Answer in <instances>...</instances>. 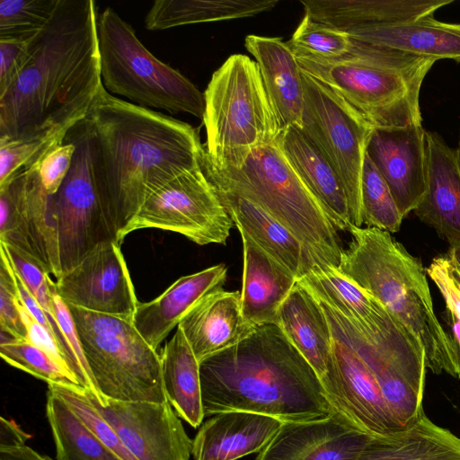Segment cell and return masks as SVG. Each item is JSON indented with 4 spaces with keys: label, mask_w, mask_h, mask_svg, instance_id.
I'll list each match as a JSON object with an SVG mask.
<instances>
[{
    "label": "cell",
    "mask_w": 460,
    "mask_h": 460,
    "mask_svg": "<svg viewBox=\"0 0 460 460\" xmlns=\"http://www.w3.org/2000/svg\"><path fill=\"white\" fill-rule=\"evenodd\" d=\"M84 121L99 200L121 243L148 196L201 166L204 146L191 125L115 97L104 87Z\"/></svg>",
    "instance_id": "obj_1"
},
{
    "label": "cell",
    "mask_w": 460,
    "mask_h": 460,
    "mask_svg": "<svg viewBox=\"0 0 460 460\" xmlns=\"http://www.w3.org/2000/svg\"><path fill=\"white\" fill-rule=\"evenodd\" d=\"M93 0H59L33 37L31 57L0 96V143L64 141L103 87Z\"/></svg>",
    "instance_id": "obj_2"
},
{
    "label": "cell",
    "mask_w": 460,
    "mask_h": 460,
    "mask_svg": "<svg viewBox=\"0 0 460 460\" xmlns=\"http://www.w3.org/2000/svg\"><path fill=\"white\" fill-rule=\"evenodd\" d=\"M205 417L241 411L288 422L335 411L309 363L276 324H263L236 345L199 363Z\"/></svg>",
    "instance_id": "obj_3"
},
{
    "label": "cell",
    "mask_w": 460,
    "mask_h": 460,
    "mask_svg": "<svg viewBox=\"0 0 460 460\" xmlns=\"http://www.w3.org/2000/svg\"><path fill=\"white\" fill-rule=\"evenodd\" d=\"M348 248L338 269L377 299L424 349L427 368L460 378V358L453 338L433 306L427 270L391 234L350 226Z\"/></svg>",
    "instance_id": "obj_4"
},
{
    "label": "cell",
    "mask_w": 460,
    "mask_h": 460,
    "mask_svg": "<svg viewBox=\"0 0 460 460\" xmlns=\"http://www.w3.org/2000/svg\"><path fill=\"white\" fill-rule=\"evenodd\" d=\"M296 59L304 73L337 92L375 128L422 126L420 88L436 60L356 40L338 59Z\"/></svg>",
    "instance_id": "obj_5"
},
{
    "label": "cell",
    "mask_w": 460,
    "mask_h": 460,
    "mask_svg": "<svg viewBox=\"0 0 460 460\" xmlns=\"http://www.w3.org/2000/svg\"><path fill=\"white\" fill-rule=\"evenodd\" d=\"M202 168L217 189L246 198L292 232L320 261L338 267L343 249L332 217L287 159L279 138L236 168Z\"/></svg>",
    "instance_id": "obj_6"
},
{
    "label": "cell",
    "mask_w": 460,
    "mask_h": 460,
    "mask_svg": "<svg viewBox=\"0 0 460 460\" xmlns=\"http://www.w3.org/2000/svg\"><path fill=\"white\" fill-rule=\"evenodd\" d=\"M207 141L202 162L216 170L239 167L256 148L277 141L283 127L257 63L231 55L204 92Z\"/></svg>",
    "instance_id": "obj_7"
},
{
    "label": "cell",
    "mask_w": 460,
    "mask_h": 460,
    "mask_svg": "<svg viewBox=\"0 0 460 460\" xmlns=\"http://www.w3.org/2000/svg\"><path fill=\"white\" fill-rule=\"evenodd\" d=\"M96 31L101 76L107 92L142 107L171 114L185 112L202 119L204 94L181 72L155 57L132 25L112 8L97 15Z\"/></svg>",
    "instance_id": "obj_8"
},
{
    "label": "cell",
    "mask_w": 460,
    "mask_h": 460,
    "mask_svg": "<svg viewBox=\"0 0 460 460\" xmlns=\"http://www.w3.org/2000/svg\"><path fill=\"white\" fill-rule=\"evenodd\" d=\"M99 402H168L161 357L133 319L68 305Z\"/></svg>",
    "instance_id": "obj_9"
},
{
    "label": "cell",
    "mask_w": 460,
    "mask_h": 460,
    "mask_svg": "<svg viewBox=\"0 0 460 460\" xmlns=\"http://www.w3.org/2000/svg\"><path fill=\"white\" fill-rule=\"evenodd\" d=\"M302 130L338 174L345 190L350 226H362L361 181L375 128L337 92L302 71Z\"/></svg>",
    "instance_id": "obj_10"
},
{
    "label": "cell",
    "mask_w": 460,
    "mask_h": 460,
    "mask_svg": "<svg viewBox=\"0 0 460 460\" xmlns=\"http://www.w3.org/2000/svg\"><path fill=\"white\" fill-rule=\"evenodd\" d=\"M234 222L202 164L169 181L142 204L124 232L157 228L199 245L226 244Z\"/></svg>",
    "instance_id": "obj_11"
},
{
    "label": "cell",
    "mask_w": 460,
    "mask_h": 460,
    "mask_svg": "<svg viewBox=\"0 0 460 460\" xmlns=\"http://www.w3.org/2000/svg\"><path fill=\"white\" fill-rule=\"evenodd\" d=\"M66 136L75 143V152L66 177L51 195L62 275L78 265L98 244L118 243L97 194L84 121Z\"/></svg>",
    "instance_id": "obj_12"
},
{
    "label": "cell",
    "mask_w": 460,
    "mask_h": 460,
    "mask_svg": "<svg viewBox=\"0 0 460 460\" xmlns=\"http://www.w3.org/2000/svg\"><path fill=\"white\" fill-rule=\"evenodd\" d=\"M0 243L30 254L57 279L62 276L51 195L33 166L0 185Z\"/></svg>",
    "instance_id": "obj_13"
},
{
    "label": "cell",
    "mask_w": 460,
    "mask_h": 460,
    "mask_svg": "<svg viewBox=\"0 0 460 460\" xmlns=\"http://www.w3.org/2000/svg\"><path fill=\"white\" fill-rule=\"evenodd\" d=\"M319 304L332 332L348 342L371 369L393 420L402 429L415 422L424 412L422 402L427 366L394 356L376 344L354 320L321 302Z\"/></svg>",
    "instance_id": "obj_14"
},
{
    "label": "cell",
    "mask_w": 460,
    "mask_h": 460,
    "mask_svg": "<svg viewBox=\"0 0 460 460\" xmlns=\"http://www.w3.org/2000/svg\"><path fill=\"white\" fill-rule=\"evenodd\" d=\"M85 394L137 460L190 459L192 440L169 402H99Z\"/></svg>",
    "instance_id": "obj_15"
},
{
    "label": "cell",
    "mask_w": 460,
    "mask_h": 460,
    "mask_svg": "<svg viewBox=\"0 0 460 460\" xmlns=\"http://www.w3.org/2000/svg\"><path fill=\"white\" fill-rule=\"evenodd\" d=\"M55 283L67 305L94 313L133 319L139 303L120 243L114 241L98 244Z\"/></svg>",
    "instance_id": "obj_16"
},
{
    "label": "cell",
    "mask_w": 460,
    "mask_h": 460,
    "mask_svg": "<svg viewBox=\"0 0 460 460\" xmlns=\"http://www.w3.org/2000/svg\"><path fill=\"white\" fill-rule=\"evenodd\" d=\"M332 335L333 364L321 384L335 412L372 437L402 429L393 420L378 383L364 359L348 342L332 332Z\"/></svg>",
    "instance_id": "obj_17"
},
{
    "label": "cell",
    "mask_w": 460,
    "mask_h": 460,
    "mask_svg": "<svg viewBox=\"0 0 460 460\" xmlns=\"http://www.w3.org/2000/svg\"><path fill=\"white\" fill-rule=\"evenodd\" d=\"M426 129L422 126L375 128L367 154L388 185L403 218L427 190Z\"/></svg>",
    "instance_id": "obj_18"
},
{
    "label": "cell",
    "mask_w": 460,
    "mask_h": 460,
    "mask_svg": "<svg viewBox=\"0 0 460 460\" xmlns=\"http://www.w3.org/2000/svg\"><path fill=\"white\" fill-rule=\"evenodd\" d=\"M297 283L319 302L358 323L371 335L399 346H422L377 299L338 267L315 265Z\"/></svg>",
    "instance_id": "obj_19"
},
{
    "label": "cell",
    "mask_w": 460,
    "mask_h": 460,
    "mask_svg": "<svg viewBox=\"0 0 460 460\" xmlns=\"http://www.w3.org/2000/svg\"><path fill=\"white\" fill-rule=\"evenodd\" d=\"M371 438L334 413L320 420L283 423L256 460H355Z\"/></svg>",
    "instance_id": "obj_20"
},
{
    "label": "cell",
    "mask_w": 460,
    "mask_h": 460,
    "mask_svg": "<svg viewBox=\"0 0 460 460\" xmlns=\"http://www.w3.org/2000/svg\"><path fill=\"white\" fill-rule=\"evenodd\" d=\"M427 190L414 215L450 245L460 243V149L426 130Z\"/></svg>",
    "instance_id": "obj_21"
},
{
    "label": "cell",
    "mask_w": 460,
    "mask_h": 460,
    "mask_svg": "<svg viewBox=\"0 0 460 460\" xmlns=\"http://www.w3.org/2000/svg\"><path fill=\"white\" fill-rule=\"evenodd\" d=\"M178 326L199 363L236 345L256 327L243 315L240 292L223 288L202 297Z\"/></svg>",
    "instance_id": "obj_22"
},
{
    "label": "cell",
    "mask_w": 460,
    "mask_h": 460,
    "mask_svg": "<svg viewBox=\"0 0 460 460\" xmlns=\"http://www.w3.org/2000/svg\"><path fill=\"white\" fill-rule=\"evenodd\" d=\"M226 278L224 263L181 277L156 298L138 303L133 315L134 326L156 350L202 297L223 288Z\"/></svg>",
    "instance_id": "obj_23"
},
{
    "label": "cell",
    "mask_w": 460,
    "mask_h": 460,
    "mask_svg": "<svg viewBox=\"0 0 460 460\" xmlns=\"http://www.w3.org/2000/svg\"><path fill=\"white\" fill-rule=\"evenodd\" d=\"M283 422L253 412L232 411L212 415L192 440L194 460H237L259 453Z\"/></svg>",
    "instance_id": "obj_24"
},
{
    "label": "cell",
    "mask_w": 460,
    "mask_h": 460,
    "mask_svg": "<svg viewBox=\"0 0 460 460\" xmlns=\"http://www.w3.org/2000/svg\"><path fill=\"white\" fill-rule=\"evenodd\" d=\"M215 190L238 231L245 233L297 280L315 265H322L292 232L256 203L226 190Z\"/></svg>",
    "instance_id": "obj_25"
},
{
    "label": "cell",
    "mask_w": 460,
    "mask_h": 460,
    "mask_svg": "<svg viewBox=\"0 0 460 460\" xmlns=\"http://www.w3.org/2000/svg\"><path fill=\"white\" fill-rule=\"evenodd\" d=\"M352 40L388 48L436 61L460 63V23L438 21L427 15L411 21L351 28Z\"/></svg>",
    "instance_id": "obj_26"
},
{
    "label": "cell",
    "mask_w": 460,
    "mask_h": 460,
    "mask_svg": "<svg viewBox=\"0 0 460 460\" xmlns=\"http://www.w3.org/2000/svg\"><path fill=\"white\" fill-rule=\"evenodd\" d=\"M243 241V284L241 308L244 319L253 326L279 324L280 305L297 279L265 252L245 233Z\"/></svg>",
    "instance_id": "obj_27"
},
{
    "label": "cell",
    "mask_w": 460,
    "mask_h": 460,
    "mask_svg": "<svg viewBox=\"0 0 460 460\" xmlns=\"http://www.w3.org/2000/svg\"><path fill=\"white\" fill-rule=\"evenodd\" d=\"M246 49L254 57L266 91L283 128H302L305 89L297 59L281 38L247 35Z\"/></svg>",
    "instance_id": "obj_28"
},
{
    "label": "cell",
    "mask_w": 460,
    "mask_h": 460,
    "mask_svg": "<svg viewBox=\"0 0 460 460\" xmlns=\"http://www.w3.org/2000/svg\"><path fill=\"white\" fill-rule=\"evenodd\" d=\"M278 326L323 380L333 364L330 324L319 302L297 282L280 305Z\"/></svg>",
    "instance_id": "obj_29"
},
{
    "label": "cell",
    "mask_w": 460,
    "mask_h": 460,
    "mask_svg": "<svg viewBox=\"0 0 460 460\" xmlns=\"http://www.w3.org/2000/svg\"><path fill=\"white\" fill-rule=\"evenodd\" d=\"M454 0H301L305 14L346 31L351 28L395 23L433 13Z\"/></svg>",
    "instance_id": "obj_30"
},
{
    "label": "cell",
    "mask_w": 460,
    "mask_h": 460,
    "mask_svg": "<svg viewBox=\"0 0 460 460\" xmlns=\"http://www.w3.org/2000/svg\"><path fill=\"white\" fill-rule=\"evenodd\" d=\"M279 143L291 166L330 214L336 229L348 231L350 223L344 187L320 149L296 126L285 128Z\"/></svg>",
    "instance_id": "obj_31"
},
{
    "label": "cell",
    "mask_w": 460,
    "mask_h": 460,
    "mask_svg": "<svg viewBox=\"0 0 460 460\" xmlns=\"http://www.w3.org/2000/svg\"><path fill=\"white\" fill-rule=\"evenodd\" d=\"M355 460H460V438L423 412L401 430L372 437Z\"/></svg>",
    "instance_id": "obj_32"
},
{
    "label": "cell",
    "mask_w": 460,
    "mask_h": 460,
    "mask_svg": "<svg viewBox=\"0 0 460 460\" xmlns=\"http://www.w3.org/2000/svg\"><path fill=\"white\" fill-rule=\"evenodd\" d=\"M160 357L167 401L181 419L198 428L205 417L199 362L179 326Z\"/></svg>",
    "instance_id": "obj_33"
},
{
    "label": "cell",
    "mask_w": 460,
    "mask_h": 460,
    "mask_svg": "<svg viewBox=\"0 0 460 460\" xmlns=\"http://www.w3.org/2000/svg\"><path fill=\"white\" fill-rule=\"evenodd\" d=\"M278 0H157L145 18L147 30L219 22L257 15L273 9Z\"/></svg>",
    "instance_id": "obj_34"
},
{
    "label": "cell",
    "mask_w": 460,
    "mask_h": 460,
    "mask_svg": "<svg viewBox=\"0 0 460 460\" xmlns=\"http://www.w3.org/2000/svg\"><path fill=\"white\" fill-rule=\"evenodd\" d=\"M46 415L55 443L57 460H122L104 446L66 402L48 389Z\"/></svg>",
    "instance_id": "obj_35"
},
{
    "label": "cell",
    "mask_w": 460,
    "mask_h": 460,
    "mask_svg": "<svg viewBox=\"0 0 460 460\" xmlns=\"http://www.w3.org/2000/svg\"><path fill=\"white\" fill-rule=\"evenodd\" d=\"M286 43L296 58L333 60L349 54L354 40L344 31L305 14Z\"/></svg>",
    "instance_id": "obj_36"
},
{
    "label": "cell",
    "mask_w": 460,
    "mask_h": 460,
    "mask_svg": "<svg viewBox=\"0 0 460 460\" xmlns=\"http://www.w3.org/2000/svg\"><path fill=\"white\" fill-rule=\"evenodd\" d=\"M0 355L9 365L49 385H79L75 376L67 368L28 340L15 339L1 332Z\"/></svg>",
    "instance_id": "obj_37"
},
{
    "label": "cell",
    "mask_w": 460,
    "mask_h": 460,
    "mask_svg": "<svg viewBox=\"0 0 460 460\" xmlns=\"http://www.w3.org/2000/svg\"><path fill=\"white\" fill-rule=\"evenodd\" d=\"M362 221L367 227L395 233L403 217L385 181L367 154L361 181Z\"/></svg>",
    "instance_id": "obj_38"
},
{
    "label": "cell",
    "mask_w": 460,
    "mask_h": 460,
    "mask_svg": "<svg viewBox=\"0 0 460 460\" xmlns=\"http://www.w3.org/2000/svg\"><path fill=\"white\" fill-rule=\"evenodd\" d=\"M59 0H1L0 39L29 40L52 18Z\"/></svg>",
    "instance_id": "obj_39"
},
{
    "label": "cell",
    "mask_w": 460,
    "mask_h": 460,
    "mask_svg": "<svg viewBox=\"0 0 460 460\" xmlns=\"http://www.w3.org/2000/svg\"><path fill=\"white\" fill-rule=\"evenodd\" d=\"M17 275L34 296L41 308L58 327L52 303V288L55 284L49 271L35 258L17 248L0 243Z\"/></svg>",
    "instance_id": "obj_40"
},
{
    "label": "cell",
    "mask_w": 460,
    "mask_h": 460,
    "mask_svg": "<svg viewBox=\"0 0 460 460\" xmlns=\"http://www.w3.org/2000/svg\"><path fill=\"white\" fill-rule=\"evenodd\" d=\"M0 327L15 339L27 340L28 334L19 309L14 270L4 249L0 245Z\"/></svg>",
    "instance_id": "obj_41"
},
{
    "label": "cell",
    "mask_w": 460,
    "mask_h": 460,
    "mask_svg": "<svg viewBox=\"0 0 460 460\" xmlns=\"http://www.w3.org/2000/svg\"><path fill=\"white\" fill-rule=\"evenodd\" d=\"M63 141L13 140L0 143V185L16 172L31 167L52 146Z\"/></svg>",
    "instance_id": "obj_42"
},
{
    "label": "cell",
    "mask_w": 460,
    "mask_h": 460,
    "mask_svg": "<svg viewBox=\"0 0 460 460\" xmlns=\"http://www.w3.org/2000/svg\"><path fill=\"white\" fill-rule=\"evenodd\" d=\"M75 152V145L66 136L63 142L52 146L32 165L36 168L40 181L49 195L55 194L63 183L71 168Z\"/></svg>",
    "instance_id": "obj_43"
},
{
    "label": "cell",
    "mask_w": 460,
    "mask_h": 460,
    "mask_svg": "<svg viewBox=\"0 0 460 460\" xmlns=\"http://www.w3.org/2000/svg\"><path fill=\"white\" fill-rule=\"evenodd\" d=\"M426 270L443 296L448 315L460 322V266L447 254L435 257Z\"/></svg>",
    "instance_id": "obj_44"
},
{
    "label": "cell",
    "mask_w": 460,
    "mask_h": 460,
    "mask_svg": "<svg viewBox=\"0 0 460 460\" xmlns=\"http://www.w3.org/2000/svg\"><path fill=\"white\" fill-rule=\"evenodd\" d=\"M32 39H0V96L15 83L28 63Z\"/></svg>",
    "instance_id": "obj_45"
},
{
    "label": "cell",
    "mask_w": 460,
    "mask_h": 460,
    "mask_svg": "<svg viewBox=\"0 0 460 460\" xmlns=\"http://www.w3.org/2000/svg\"><path fill=\"white\" fill-rule=\"evenodd\" d=\"M52 303L56 322L88 383L89 391L96 397L97 394L91 378L75 320L69 306L58 294L56 283L52 288Z\"/></svg>",
    "instance_id": "obj_46"
},
{
    "label": "cell",
    "mask_w": 460,
    "mask_h": 460,
    "mask_svg": "<svg viewBox=\"0 0 460 460\" xmlns=\"http://www.w3.org/2000/svg\"><path fill=\"white\" fill-rule=\"evenodd\" d=\"M19 309L27 330V340L43 349L60 365L71 373L68 361L55 336L40 323H39L24 307L19 299ZM73 374V373H72ZM74 375V374H73ZM77 380V379H76ZM79 384V383H78Z\"/></svg>",
    "instance_id": "obj_47"
},
{
    "label": "cell",
    "mask_w": 460,
    "mask_h": 460,
    "mask_svg": "<svg viewBox=\"0 0 460 460\" xmlns=\"http://www.w3.org/2000/svg\"><path fill=\"white\" fill-rule=\"evenodd\" d=\"M31 435L24 432L13 420L0 419V448L18 447L26 445Z\"/></svg>",
    "instance_id": "obj_48"
},
{
    "label": "cell",
    "mask_w": 460,
    "mask_h": 460,
    "mask_svg": "<svg viewBox=\"0 0 460 460\" xmlns=\"http://www.w3.org/2000/svg\"><path fill=\"white\" fill-rule=\"evenodd\" d=\"M0 460H52L48 456L40 455L29 447L22 446L18 447L0 448Z\"/></svg>",
    "instance_id": "obj_49"
},
{
    "label": "cell",
    "mask_w": 460,
    "mask_h": 460,
    "mask_svg": "<svg viewBox=\"0 0 460 460\" xmlns=\"http://www.w3.org/2000/svg\"><path fill=\"white\" fill-rule=\"evenodd\" d=\"M447 254L460 266V243L450 245Z\"/></svg>",
    "instance_id": "obj_50"
},
{
    "label": "cell",
    "mask_w": 460,
    "mask_h": 460,
    "mask_svg": "<svg viewBox=\"0 0 460 460\" xmlns=\"http://www.w3.org/2000/svg\"><path fill=\"white\" fill-rule=\"evenodd\" d=\"M458 148L460 149V131H459Z\"/></svg>",
    "instance_id": "obj_51"
}]
</instances>
